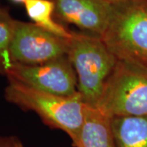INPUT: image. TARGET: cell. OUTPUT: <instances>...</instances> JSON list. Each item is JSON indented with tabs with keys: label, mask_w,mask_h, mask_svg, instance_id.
I'll return each mask as SVG.
<instances>
[{
	"label": "cell",
	"mask_w": 147,
	"mask_h": 147,
	"mask_svg": "<svg viewBox=\"0 0 147 147\" xmlns=\"http://www.w3.org/2000/svg\"><path fill=\"white\" fill-rule=\"evenodd\" d=\"M4 97L8 102L27 111H33L47 125L62 130L72 140L79 142L84 123V103L80 96H62L30 88L7 79Z\"/></svg>",
	"instance_id": "6da1fadb"
},
{
	"label": "cell",
	"mask_w": 147,
	"mask_h": 147,
	"mask_svg": "<svg viewBox=\"0 0 147 147\" xmlns=\"http://www.w3.org/2000/svg\"><path fill=\"white\" fill-rule=\"evenodd\" d=\"M67 57L77 76L81 99L96 107L118 59L100 37L76 32L68 38Z\"/></svg>",
	"instance_id": "7a4b0ae2"
},
{
	"label": "cell",
	"mask_w": 147,
	"mask_h": 147,
	"mask_svg": "<svg viewBox=\"0 0 147 147\" xmlns=\"http://www.w3.org/2000/svg\"><path fill=\"white\" fill-rule=\"evenodd\" d=\"M112 4L109 25L100 38L118 60L147 68V2Z\"/></svg>",
	"instance_id": "3957f363"
},
{
	"label": "cell",
	"mask_w": 147,
	"mask_h": 147,
	"mask_svg": "<svg viewBox=\"0 0 147 147\" xmlns=\"http://www.w3.org/2000/svg\"><path fill=\"white\" fill-rule=\"evenodd\" d=\"M96 107L110 118L147 116V68L118 60Z\"/></svg>",
	"instance_id": "277c9868"
},
{
	"label": "cell",
	"mask_w": 147,
	"mask_h": 147,
	"mask_svg": "<svg viewBox=\"0 0 147 147\" xmlns=\"http://www.w3.org/2000/svg\"><path fill=\"white\" fill-rule=\"evenodd\" d=\"M68 38L55 35L33 22L16 20L10 45L13 64L34 65L67 55Z\"/></svg>",
	"instance_id": "5b68a950"
},
{
	"label": "cell",
	"mask_w": 147,
	"mask_h": 147,
	"mask_svg": "<svg viewBox=\"0 0 147 147\" xmlns=\"http://www.w3.org/2000/svg\"><path fill=\"white\" fill-rule=\"evenodd\" d=\"M6 77L48 93L62 96H80L77 76L67 55L34 65L13 64Z\"/></svg>",
	"instance_id": "8992f818"
},
{
	"label": "cell",
	"mask_w": 147,
	"mask_h": 147,
	"mask_svg": "<svg viewBox=\"0 0 147 147\" xmlns=\"http://www.w3.org/2000/svg\"><path fill=\"white\" fill-rule=\"evenodd\" d=\"M57 20L101 37L109 25L113 4L104 0H51Z\"/></svg>",
	"instance_id": "52a82bcc"
},
{
	"label": "cell",
	"mask_w": 147,
	"mask_h": 147,
	"mask_svg": "<svg viewBox=\"0 0 147 147\" xmlns=\"http://www.w3.org/2000/svg\"><path fill=\"white\" fill-rule=\"evenodd\" d=\"M84 117L76 147H115L110 116L97 107L84 104Z\"/></svg>",
	"instance_id": "ba28073f"
},
{
	"label": "cell",
	"mask_w": 147,
	"mask_h": 147,
	"mask_svg": "<svg viewBox=\"0 0 147 147\" xmlns=\"http://www.w3.org/2000/svg\"><path fill=\"white\" fill-rule=\"evenodd\" d=\"M115 147H147V116H119L110 120Z\"/></svg>",
	"instance_id": "9c48e42d"
},
{
	"label": "cell",
	"mask_w": 147,
	"mask_h": 147,
	"mask_svg": "<svg viewBox=\"0 0 147 147\" xmlns=\"http://www.w3.org/2000/svg\"><path fill=\"white\" fill-rule=\"evenodd\" d=\"M27 16L34 24L64 38H69L74 31L69 30L54 19V4L51 0H27L23 4Z\"/></svg>",
	"instance_id": "30bf717a"
},
{
	"label": "cell",
	"mask_w": 147,
	"mask_h": 147,
	"mask_svg": "<svg viewBox=\"0 0 147 147\" xmlns=\"http://www.w3.org/2000/svg\"><path fill=\"white\" fill-rule=\"evenodd\" d=\"M16 20L6 7L0 8V73L6 76L13 62L11 59L10 45L14 33Z\"/></svg>",
	"instance_id": "8fae6325"
},
{
	"label": "cell",
	"mask_w": 147,
	"mask_h": 147,
	"mask_svg": "<svg viewBox=\"0 0 147 147\" xmlns=\"http://www.w3.org/2000/svg\"><path fill=\"white\" fill-rule=\"evenodd\" d=\"M0 147H24L16 136H0Z\"/></svg>",
	"instance_id": "7c38bea8"
},
{
	"label": "cell",
	"mask_w": 147,
	"mask_h": 147,
	"mask_svg": "<svg viewBox=\"0 0 147 147\" xmlns=\"http://www.w3.org/2000/svg\"><path fill=\"white\" fill-rule=\"evenodd\" d=\"M110 3H123V2H128V1H145L147 2V0H104Z\"/></svg>",
	"instance_id": "4fadbf2b"
},
{
	"label": "cell",
	"mask_w": 147,
	"mask_h": 147,
	"mask_svg": "<svg viewBox=\"0 0 147 147\" xmlns=\"http://www.w3.org/2000/svg\"><path fill=\"white\" fill-rule=\"evenodd\" d=\"M10 1L14 3H16V4H21V3L24 4L27 0H10Z\"/></svg>",
	"instance_id": "5bb4252c"
},
{
	"label": "cell",
	"mask_w": 147,
	"mask_h": 147,
	"mask_svg": "<svg viewBox=\"0 0 147 147\" xmlns=\"http://www.w3.org/2000/svg\"><path fill=\"white\" fill-rule=\"evenodd\" d=\"M1 7H2V6H1V4H0V8H1Z\"/></svg>",
	"instance_id": "9a60e30c"
}]
</instances>
